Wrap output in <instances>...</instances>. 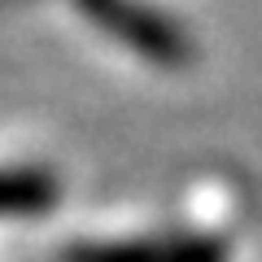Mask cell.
Wrapping results in <instances>:
<instances>
[{"mask_svg": "<svg viewBox=\"0 0 262 262\" xmlns=\"http://www.w3.org/2000/svg\"><path fill=\"white\" fill-rule=\"evenodd\" d=\"M66 262H223V245L210 236L166 241H96L66 253Z\"/></svg>", "mask_w": 262, "mask_h": 262, "instance_id": "7a4b0ae2", "label": "cell"}, {"mask_svg": "<svg viewBox=\"0 0 262 262\" xmlns=\"http://www.w3.org/2000/svg\"><path fill=\"white\" fill-rule=\"evenodd\" d=\"M57 206V179L39 166L0 170V219L9 214H44Z\"/></svg>", "mask_w": 262, "mask_h": 262, "instance_id": "3957f363", "label": "cell"}, {"mask_svg": "<svg viewBox=\"0 0 262 262\" xmlns=\"http://www.w3.org/2000/svg\"><path fill=\"white\" fill-rule=\"evenodd\" d=\"M75 9L153 66L175 70V66H188V57H192V44L179 31V22H170L144 0H75Z\"/></svg>", "mask_w": 262, "mask_h": 262, "instance_id": "6da1fadb", "label": "cell"}]
</instances>
